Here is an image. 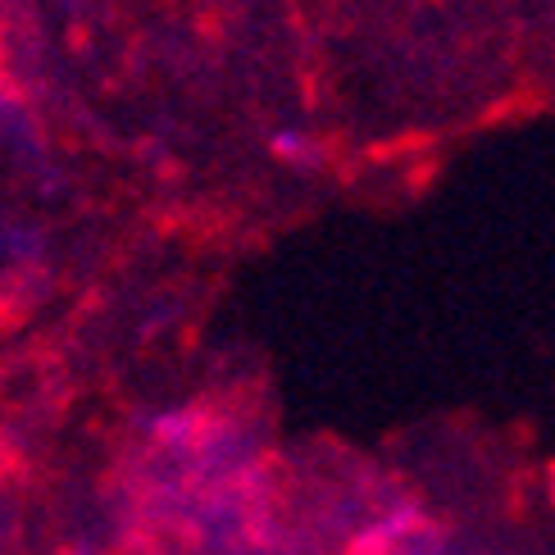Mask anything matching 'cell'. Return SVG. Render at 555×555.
<instances>
[{
    "mask_svg": "<svg viewBox=\"0 0 555 555\" xmlns=\"http://www.w3.org/2000/svg\"><path fill=\"white\" fill-rule=\"evenodd\" d=\"M68 555H96V551H91V546H74V551H68Z\"/></svg>",
    "mask_w": 555,
    "mask_h": 555,
    "instance_id": "2",
    "label": "cell"
},
{
    "mask_svg": "<svg viewBox=\"0 0 555 555\" xmlns=\"http://www.w3.org/2000/svg\"><path fill=\"white\" fill-rule=\"evenodd\" d=\"M269 146H273V155L283 159V165H296V169H310L314 159H319V146L300 128H278Z\"/></svg>",
    "mask_w": 555,
    "mask_h": 555,
    "instance_id": "1",
    "label": "cell"
}]
</instances>
